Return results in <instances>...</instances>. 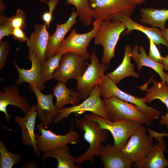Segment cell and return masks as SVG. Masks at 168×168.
Here are the masks:
<instances>
[{"label": "cell", "mask_w": 168, "mask_h": 168, "mask_svg": "<svg viewBox=\"0 0 168 168\" xmlns=\"http://www.w3.org/2000/svg\"><path fill=\"white\" fill-rule=\"evenodd\" d=\"M74 121L78 129L84 132V138L90 145L85 153L76 157V164L79 165L88 161L93 162L94 156H100L104 146L102 143L106 142L108 138V131L100 128L96 122L84 116L76 117Z\"/></svg>", "instance_id": "cell-1"}, {"label": "cell", "mask_w": 168, "mask_h": 168, "mask_svg": "<svg viewBox=\"0 0 168 168\" xmlns=\"http://www.w3.org/2000/svg\"><path fill=\"white\" fill-rule=\"evenodd\" d=\"M126 29L124 25L116 19L103 21L94 38V44L103 47L101 63L109 65L114 57L115 48L121 34Z\"/></svg>", "instance_id": "cell-2"}, {"label": "cell", "mask_w": 168, "mask_h": 168, "mask_svg": "<svg viewBox=\"0 0 168 168\" xmlns=\"http://www.w3.org/2000/svg\"><path fill=\"white\" fill-rule=\"evenodd\" d=\"M86 118L96 122L100 128L110 132L114 139L113 145L121 150L125 146L131 135L142 124V122L133 120L111 121L93 113L84 115Z\"/></svg>", "instance_id": "cell-3"}, {"label": "cell", "mask_w": 168, "mask_h": 168, "mask_svg": "<svg viewBox=\"0 0 168 168\" xmlns=\"http://www.w3.org/2000/svg\"><path fill=\"white\" fill-rule=\"evenodd\" d=\"M100 96L103 100L114 97L136 105L140 111L150 120L152 121L158 118L162 112L148 106L145 97L139 98L121 90L109 78L105 75L98 84Z\"/></svg>", "instance_id": "cell-4"}, {"label": "cell", "mask_w": 168, "mask_h": 168, "mask_svg": "<svg viewBox=\"0 0 168 168\" xmlns=\"http://www.w3.org/2000/svg\"><path fill=\"white\" fill-rule=\"evenodd\" d=\"M102 21L100 19H96L92 22V29L85 33H78L76 29H73L68 36L62 42L54 55L72 52L77 54L85 61L88 60L90 54L87 47L96 35Z\"/></svg>", "instance_id": "cell-5"}, {"label": "cell", "mask_w": 168, "mask_h": 168, "mask_svg": "<svg viewBox=\"0 0 168 168\" xmlns=\"http://www.w3.org/2000/svg\"><path fill=\"white\" fill-rule=\"evenodd\" d=\"M102 100L110 120H133L141 122L148 126L152 124V121L135 105L114 97Z\"/></svg>", "instance_id": "cell-6"}, {"label": "cell", "mask_w": 168, "mask_h": 168, "mask_svg": "<svg viewBox=\"0 0 168 168\" xmlns=\"http://www.w3.org/2000/svg\"><path fill=\"white\" fill-rule=\"evenodd\" d=\"M146 131L142 124L132 133L128 142L121 150L123 154L133 162H142L151 150L154 137L151 133L148 135Z\"/></svg>", "instance_id": "cell-7"}, {"label": "cell", "mask_w": 168, "mask_h": 168, "mask_svg": "<svg viewBox=\"0 0 168 168\" xmlns=\"http://www.w3.org/2000/svg\"><path fill=\"white\" fill-rule=\"evenodd\" d=\"M91 63L84 73L77 79V88L81 100H85L92 91L98 84L104 76V72L109 68V66L100 63L95 51L90 55Z\"/></svg>", "instance_id": "cell-8"}, {"label": "cell", "mask_w": 168, "mask_h": 168, "mask_svg": "<svg viewBox=\"0 0 168 168\" xmlns=\"http://www.w3.org/2000/svg\"><path fill=\"white\" fill-rule=\"evenodd\" d=\"M100 96L99 88L98 84H96L90 95L81 103L58 110V114L55 117L53 123H57L63 119L67 118L72 113L82 114L86 111H90L104 118L110 120Z\"/></svg>", "instance_id": "cell-9"}, {"label": "cell", "mask_w": 168, "mask_h": 168, "mask_svg": "<svg viewBox=\"0 0 168 168\" xmlns=\"http://www.w3.org/2000/svg\"><path fill=\"white\" fill-rule=\"evenodd\" d=\"M94 12L93 19L111 20L116 15L124 13L131 16L136 7L131 0H89Z\"/></svg>", "instance_id": "cell-10"}, {"label": "cell", "mask_w": 168, "mask_h": 168, "mask_svg": "<svg viewBox=\"0 0 168 168\" xmlns=\"http://www.w3.org/2000/svg\"><path fill=\"white\" fill-rule=\"evenodd\" d=\"M77 54L69 52L62 55L53 78L64 84L71 79H77L86 69L88 63Z\"/></svg>", "instance_id": "cell-11"}, {"label": "cell", "mask_w": 168, "mask_h": 168, "mask_svg": "<svg viewBox=\"0 0 168 168\" xmlns=\"http://www.w3.org/2000/svg\"><path fill=\"white\" fill-rule=\"evenodd\" d=\"M37 127L41 135L36 134V145L38 150L43 152L67 145L78 142L80 136L72 129L64 135H57L44 128L40 123Z\"/></svg>", "instance_id": "cell-12"}, {"label": "cell", "mask_w": 168, "mask_h": 168, "mask_svg": "<svg viewBox=\"0 0 168 168\" xmlns=\"http://www.w3.org/2000/svg\"><path fill=\"white\" fill-rule=\"evenodd\" d=\"M147 130L152 134L158 143L152 146L150 152L142 161L135 163L134 166L138 168H164L168 166V160L164 155L166 147L163 139L164 137H168V133L164 132L159 133L148 128Z\"/></svg>", "instance_id": "cell-13"}, {"label": "cell", "mask_w": 168, "mask_h": 168, "mask_svg": "<svg viewBox=\"0 0 168 168\" xmlns=\"http://www.w3.org/2000/svg\"><path fill=\"white\" fill-rule=\"evenodd\" d=\"M37 114L36 105L34 104L24 117L16 115L14 119L21 129V138L23 144L29 146H32L34 154L37 156L40 157L39 151L36 145V134L34 131Z\"/></svg>", "instance_id": "cell-14"}, {"label": "cell", "mask_w": 168, "mask_h": 168, "mask_svg": "<svg viewBox=\"0 0 168 168\" xmlns=\"http://www.w3.org/2000/svg\"><path fill=\"white\" fill-rule=\"evenodd\" d=\"M31 91L35 94L37 100L36 105L38 119L43 127L46 129L53 122L58 114V109L53 103V95L49 93L45 95L35 86L29 85Z\"/></svg>", "instance_id": "cell-15"}, {"label": "cell", "mask_w": 168, "mask_h": 168, "mask_svg": "<svg viewBox=\"0 0 168 168\" xmlns=\"http://www.w3.org/2000/svg\"><path fill=\"white\" fill-rule=\"evenodd\" d=\"M3 91H0V111L5 114L7 122H10L11 117L7 111L8 105H14L20 109L26 115L30 110L31 106L26 96L20 95L16 85L6 86L3 87Z\"/></svg>", "instance_id": "cell-16"}, {"label": "cell", "mask_w": 168, "mask_h": 168, "mask_svg": "<svg viewBox=\"0 0 168 168\" xmlns=\"http://www.w3.org/2000/svg\"><path fill=\"white\" fill-rule=\"evenodd\" d=\"M27 58L31 63V68L29 69L21 68L15 61L13 63L18 75L16 84L19 85L24 82H27L29 85L35 86L42 92L45 86L41 76V63L35 54L30 50Z\"/></svg>", "instance_id": "cell-17"}, {"label": "cell", "mask_w": 168, "mask_h": 168, "mask_svg": "<svg viewBox=\"0 0 168 168\" xmlns=\"http://www.w3.org/2000/svg\"><path fill=\"white\" fill-rule=\"evenodd\" d=\"M49 36V33L45 24L38 23L35 25L34 31L30 34L26 42L29 50L35 54L41 64L45 60V53Z\"/></svg>", "instance_id": "cell-18"}, {"label": "cell", "mask_w": 168, "mask_h": 168, "mask_svg": "<svg viewBox=\"0 0 168 168\" xmlns=\"http://www.w3.org/2000/svg\"><path fill=\"white\" fill-rule=\"evenodd\" d=\"M116 19L122 22L127 30L124 35L129 34L133 30H137L145 34L151 38L156 44H162L168 47V45L162 35L161 30L155 27L150 28L140 25L133 20L130 16L125 14L120 13L114 16L111 19Z\"/></svg>", "instance_id": "cell-19"}, {"label": "cell", "mask_w": 168, "mask_h": 168, "mask_svg": "<svg viewBox=\"0 0 168 168\" xmlns=\"http://www.w3.org/2000/svg\"><path fill=\"white\" fill-rule=\"evenodd\" d=\"M77 16V14L74 9L65 22L62 24L56 23L55 31L49 37L45 53V60L54 55L60 44L64 39L65 35L77 22L76 19Z\"/></svg>", "instance_id": "cell-20"}, {"label": "cell", "mask_w": 168, "mask_h": 168, "mask_svg": "<svg viewBox=\"0 0 168 168\" xmlns=\"http://www.w3.org/2000/svg\"><path fill=\"white\" fill-rule=\"evenodd\" d=\"M104 168H131L133 161L122 153L121 150L107 143L100 154Z\"/></svg>", "instance_id": "cell-21"}, {"label": "cell", "mask_w": 168, "mask_h": 168, "mask_svg": "<svg viewBox=\"0 0 168 168\" xmlns=\"http://www.w3.org/2000/svg\"><path fill=\"white\" fill-rule=\"evenodd\" d=\"M131 56L137 64L138 70L140 71L143 66L150 68L160 77L161 82L166 83L165 80V73L162 64L154 61L146 53L145 49L142 45H134L131 52Z\"/></svg>", "instance_id": "cell-22"}, {"label": "cell", "mask_w": 168, "mask_h": 168, "mask_svg": "<svg viewBox=\"0 0 168 168\" xmlns=\"http://www.w3.org/2000/svg\"><path fill=\"white\" fill-rule=\"evenodd\" d=\"M153 85L150 88L145 89L147 92L145 97L146 103H150L155 99H159L166 105L168 110L167 114L161 117L159 123L165 125L168 130V89L166 83H163L154 79L151 80Z\"/></svg>", "instance_id": "cell-23"}, {"label": "cell", "mask_w": 168, "mask_h": 168, "mask_svg": "<svg viewBox=\"0 0 168 168\" xmlns=\"http://www.w3.org/2000/svg\"><path fill=\"white\" fill-rule=\"evenodd\" d=\"M131 46L127 45L125 47L124 54L121 63L114 71L105 75L116 85L124 78L129 76L138 78L139 75L135 72L134 65L131 62Z\"/></svg>", "instance_id": "cell-24"}, {"label": "cell", "mask_w": 168, "mask_h": 168, "mask_svg": "<svg viewBox=\"0 0 168 168\" xmlns=\"http://www.w3.org/2000/svg\"><path fill=\"white\" fill-rule=\"evenodd\" d=\"M69 147L67 145L43 152L41 160L44 161L48 157L55 158L57 161V168H79L76 163V157L69 152Z\"/></svg>", "instance_id": "cell-25"}, {"label": "cell", "mask_w": 168, "mask_h": 168, "mask_svg": "<svg viewBox=\"0 0 168 168\" xmlns=\"http://www.w3.org/2000/svg\"><path fill=\"white\" fill-rule=\"evenodd\" d=\"M141 22L159 28H166V22L168 19V9H158L154 7L143 8L140 9Z\"/></svg>", "instance_id": "cell-26"}, {"label": "cell", "mask_w": 168, "mask_h": 168, "mask_svg": "<svg viewBox=\"0 0 168 168\" xmlns=\"http://www.w3.org/2000/svg\"><path fill=\"white\" fill-rule=\"evenodd\" d=\"M52 90L53 96L56 98L55 105L58 110L66 105H75L80 103L81 99L79 92L69 89L66 86L65 84L58 82Z\"/></svg>", "instance_id": "cell-27"}, {"label": "cell", "mask_w": 168, "mask_h": 168, "mask_svg": "<svg viewBox=\"0 0 168 168\" xmlns=\"http://www.w3.org/2000/svg\"><path fill=\"white\" fill-rule=\"evenodd\" d=\"M67 4H71L76 8V12L79 20L86 26L92 24L94 12L89 5V0H66ZM47 4V0H39Z\"/></svg>", "instance_id": "cell-28"}, {"label": "cell", "mask_w": 168, "mask_h": 168, "mask_svg": "<svg viewBox=\"0 0 168 168\" xmlns=\"http://www.w3.org/2000/svg\"><path fill=\"white\" fill-rule=\"evenodd\" d=\"M61 56V54L55 55L41 64V76L44 84L53 78L54 74L59 66Z\"/></svg>", "instance_id": "cell-29"}, {"label": "cell", "mask_w": 168, "mask_h": 168, "mask_svg": "<svg viewBox=\"0 0 168 168\" xmlns=\"http://www.w3.org/2000/svg\"><path fill=\"white\" fill-rule=\"evenodd\" d=\"M0 168H12L22 158L20 154L12 153L6 147L5 145L0 140Z\"/></svg>", "instance_id": "cell-30"}, {"label": "cell", "mask_w": 168, "mask_h": 168, "mask_svg": "<svg viewBox=\"0 0 168 168\" xmlns=\"http://www.w3.org/2000/svg\"><path fill=\"white\" fill-rule=\"evenodd\" d=\"M11 23L14 28L25 29L27 26L26 14L24 11L19 8L14 15L10 17Z\"/></svg>", "instance_id": "cell-31"}, {"label": "cell", "mask_w": 168, "mask_h": 168, "mask_svg": "<svg viewBox=\"0 0 168 168\" xmlns=\"http://www.w3.org/2000/svg\"><path fill=\"white\" fill-rule=\"evenodd\" d=\"M14 28L10 21V17H6L4 13H0V41L2 38L12 35Z\"/></svg>", "instance_id": "cell-32"}, {"label": "cell", "mask_w": 168, "mask_h": 168, "mask_svg": "<svg viewBox=\"0 0 168 168\" xmlns=\"http://www.w3.org/2000/svg\"><path fill=\"white\" fill-rule=\"evenodd\" d=\"M9 48V44L7 41H0V69L5 65V63L7 57Z\"/></svg>", "instance_id": "cell-33"}, {"label": "cell", "mask_w": 168, "mask_h": 168, "mask_svg": "<svg viewBox=\"0 0 168 168\" xmlns=\"http://www.w3.org/2000/svg\"><path fill=\"white\" fill-rule=\"evenodd\" d=\"M150 44V49L149 56L154 61L160 62L162 57L161 56L159 50L152 40L148 37Z\"/></svg>", "instance_id": "cell-34"}, {"label": "cell", "mask_w": 168, "mask_h": 168, "mask_svg": "<svg viewBox=\"0 0 168 168\" xmlns=\"http://www.w3.org/2000/svg\"><path fill=\"white\" fill-rule=\"evenodd\" d=\"M22 30L20 28H14L12 33L13 37L14 39L20 42H27L29 38Z\"/></svg>", "instance_id": "cell-35"}, {"label": "cell", "mask_w": 168, "mask_h": 168, "mask_svg": "<svg viewBox=\"0 0 168 168\" xmlns=\"http://www.w3.org/2000/svg\"><path fill=\"white\" fill-rule=\"evenodd\" d=\"M52 15L50 14L48 12L44 13L42 16V18L45 22L47 28H49L50 24L51 21Z\"/></svg>", "instance_id": "cell-36"}, {"label": "cell", "mask_w": 168, "mask_h": 168, "mask_svg": "<svg viewBox=\"0 0 168 168\" xmlns=\"http://www.w3.org/2000/svg\"><path fill=\"white\" fill-rule=\"evenodd\" d=\"M59 0H49L48 2V5L49 10L48 12L49 14L52 15L53 12L56 5L58 3Z\"/></svg>", "instance_id": "cell-37"}, {"label": "cell", "mask_w": 168, "mask_h": 168, "mask_svg": "<svg viewBox=\"0 0 168 168\" xmlns=\"http://www.w3.org/2000/svg\"><path fill=\"white\" fill-rule=\"evenodd\" d=\"M160 62L163 65L164 70L165 71H168V55L162 57Z\"/></svg>", "instance_id": "cell-38"}, {"label": "cell", "mask_w": 168, "mask_h": 168, "mask_svg": "<svg viewBox=\"0 0 168 168\" xmlns=\"http://www.w3.org/2000/svg\"><path fill=\"white\" fill-rule=\"evenodd\" d=\"M24 168H38L36 161H31L27 162L23 166Z\"/></svg>", "instance_id": "cell-39"}, {"label": "cell", "mask_w": 168, "mask_h": 168, "mask_svg": "<svg viewBox=\"0 0 168 168\" xmlns=\"http://www.w3.org/2000/svg\"><path fill=\"white\" fill-rule=\"evenodd\" d=\"M161 32L162 36L168 45V28L163 30H161ZM167 47L168 48V46Z\"/></svg>", "instance_id": "cell-40"}, {"label": "cell", "mask_w": 168, "mask_h": 168, "mask_svg": "<svg viewBox=\"0 0 168 168\" xmlns=\"http://www.w3.org/2000/svg\"><path fill=\"white\" fill-rule=\"evenodd\" d=\"M132 2L135 5L140 4L145 2L146 0H131Z\"/></svg>", "instance_id": "cell-41"}, {"label": "cell", "mask_w": 168, "mask_h": 168, "mask_svg": "<svg viewBox=\"0 0 168 168\" xmlns=\"http://www.w3.org/2000/svg\"><path fill=\"white\" fill-rule=\"evenodd\" d=\"M165 80L166 83V85L168 89V72L165 73Z\"/></svg>", "instance_id": "cell-42"}]
</instances>
